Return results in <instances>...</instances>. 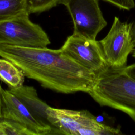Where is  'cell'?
<instances>
[{
  "instance_id": "cell-13",
  "label": "cell",
  "mask_w": 135,
  "mask_h": 135,
  "mask_svg": "<svg viewBox=\"0 0 135 135\" xmlns=\"http://www.w3.org/2000/svg\"><path fill=\"white\" fill-rule=\"evenodd\" d=\"M61 0H27L29 14L42 13L60 4Z\"/></svg>"
},
{
  "instance_id": "cell-16",
  "label": "cell",
  "mask_w": 135,
  "mask_h": 135,
  "mask_svg": "<svg viewBox=\"0 0 135 135\" xmlns=\"http://www.w3.org/2000/svg\"><path fill=\"white\" fill-rule=\"evenodd\" d=\"M132 35L133 43L135 45V22L134 24L133 23V25L132 27Z\"/></svg>"
},
{
  "instance_id": "cell-2",
  "label": "cell",
  "mask_w": 135,
  "mask_h": 135,
  "mask_svg": "<svg viewBox=\"0 0 135 135\" xmlns=\"http://www.w3.org/2000/svg\"><path fill=\"white\" fill-rule=\"evenodd\" d=\"M88 93L100 105L124 112L135 121V79L123 69L109 68L97 74Z\"/></svg>"
},
{
  "instance_id": "cell-3",
  "label": "cell",
  "mask_w": 135,
  "mask_h": 135,
  "mask_svg": "<svg viewBox=\"0 0 135 135\" xmlns=\"http://www.w3.org/2000/svg\"><path fill=\"white\" fill-rule=\"evenodd\" d=\"M47 114L56 134L114 135L122 133L119 128L98 121L87 110L57 109L49 106Z\"/></svg>"
},
{
  "instance_id": "cell-17",
  "label": "cell",
  "mask_w": 135,
  "mask_h": 135,
  "mask_svg": "<svg viewBox=\"0 0 135 135\" xmlns=\"http://www.w3.org/2000/svg\"><path fill=\"white\" fill-rule=\"evenodd\" d=\"M2 88L0 84V120L2 119V113H1V107H2Z\"/></svg>"
},
{
  "instance_id": "cell-4",
  "label": "cell",
  "mask_w": 135,
  "mask_h": 135,
  "mask_svg": "<svg viewBox=\"0 0 135 135\" xmlns=\"http://www.w3.org/2000/svg\"><path fill=\"white\" fill-rule=\"evenodd\" d=\"M26 13L0 22V44L24 47H46L49 36Z\"/></svg>"
},
{
  "instance_id": "cell-11",
  "label": "cell",
  "mask_w": 135,
  "mask_h": 135,
  "mask_svg": "<svg viewBox=\"0 0 135 135\" xmlns=\"http://www.w3.org/2000/svg\"><path fill=\"white\" fill-rule=\"evenodd\" d=\"M26 13L27 0H0V22Z\"/></svg>"
},
{
  "instance_id": "cell-7",
  "label": "cell",
  "mask_w": 135,
  "mask_h": 135,
  "mask_svg": "<svg viewBox=\"0 0 135 135\" xmlns=\"http://www.w3.org/2000/svg\"><path fill=\"white\" fill-rule=\"evenodd\" d=\"M60 49L72 60L96 74L109 68L99 41L72 34Z\"/></svg>"
},
{
  "instance_id": "cell-8",
  "label": "cell",
  "mask_w": 135,
  "mask_h": 135,
  "mask_svg": "<svg viewBox=\"0 0 135 135\" xmlns=\"http://www.w3.org/2000/svg\"><path fill=\"white\" fill-rule=\"evenodd\" d=\"M2 119L21 123L36 135L53 134L52 130L38 123L23 103L8 90H2Z\"/></svg>"
},
{
  "instance_id": "cell-12",
  "label": "cell",
  "mask_w": 135,
  "mask_h": 135,
  "mask_svg": "<svg viewBox=\"0 0 135 135\" xmlns=\"http://www.w3.org/2000/svg\"><path fill=\"white\" fill-rule=\"evenodd\" d=\"M0 135H36L25 126L6 119L0 120Z\"/></svg>"
},
{
  "instance_id": "cell-9",
  "label": "cell",
  "mask_w": 135,
  "mask_h": 135,
  "mask_svg": "<svg viewBox=\"0 0 135 135\" xmlns=\"http://www.w3.org/2000/svg\"><path fill=\"white\" fill-rule=\"evenodd\" d=\"M8 90L23 103L38 123L52 130L53 134H56L47 114L49 106L38 97L37 91L33 86L22 85L17 88H9Z\"/></svg>"
},
{
  "instance_id": "cell-6",
  "label": "cell",
  "mask_w": 135,
  "mask_h": 135,
  "mask_svg": "<svg viewBox=\"0 0 135 135\" xmlns=\"http://www.w3.org/2000/svg\"><path fill=\"white\" fill-rule=\"evenodd\" d=\"M133 23L123 22L115 16L107 35L99 41L109 68L123 69L135 45L132 35Z\"/></svg>"
},
{
  "instance_id": "cell-15",
  "label": "cell",
  "mask_w": 135,
  "mask_h": 135,
  "mask_svg": "<svg viewBox=\"0 0 135 135\" xmlns=\"http://www.w3.org/2000/svg\"><path fill=\"white\" fill-rule=\"evenodd\" d=\"M123 69L128 75L135 79V63L127 66Z\"/></svg>"
},
{
  "instance_id": "cell-5",
  "label": "cell",
  "mask_w": 135,
  "mask_h": 135,
  "mask_svg": "<svg viewBox=\"0 0 135 135\" xmlns=\"http://www.w3.org/2000/svg\"><path fill=\"white\" fill-rule=\"evenodd\" d=\"M99 0H61L73 24V34L96 40L99 33L107 25L99 4Z\"/></svg>"
},
{
  "instance_id": "cell-1",
  "label": "cell",
  "mask_w": 135,
  "mask_h": 135,
  "mask_svg": "<svg viewBox=\"0 0 135 135\" xmlns=\"http://www.w3.org/2000/svg\"><path fill=\"white\" fill-rule=\"evenodd\" d=\"M0 56L20 68L44 88L62 93H88L97 74L85 69L61 49L24 47L0 44Z\"/></svg>"
},
{
  "instance_id": "cell-18",
  "label": "cell",
  "mask_w": 135,
  "mask_h": 135,
  "mask_svg": "<svg viewBox=\"0 0 135 135\" xmlns=\"http://www.w3.org/2000/svg\"><path fill=\"white\" fill-rule=\"evenodd\" d=\"M132 56L135 58V49H134V50H133V53H132Z\"/></svg>"
},
{
  "instance_id": "cell-14",
  "label": "cell",
  "mask_w": 135,
  "mask_h": 135,
  "mask_svg": "<svg viewBox=\"0 0 135 135\" xmlns=\"http://www.w3.org/2000/svg\"><path fill=\"white\" fill-rule=\"evenodd\" d=\"M110 3L117 7L127 11L135 7L134 0H103Z\"/></svg>"
},
{
  "instance_id": "cell-10",
  "label": "cell",
  "mask_w": 135,
  "mask_h": 135,
  "mask_svg": "<svg viewBox=\"0 0 135 135\" xmlns=\"http://www.w3.org/2000/svg\"><path fill=\"white\" fill-rule=\"evenodd\" d=\"M25 75L23 71L9 60L0 59V79L9 88H17L23 85Z\"/></svg>"
}]
</instances>
